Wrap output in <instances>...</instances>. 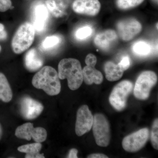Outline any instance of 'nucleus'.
Masks as SVG:
<instances>
[{"label": "nucleus", "mask_w": 158, "mask_h": 158, "mask_svg": "<svg viewBox=\"0 0 158 158\" xmlns=\"http://www.w3.org/2000/svg\"><path fill=\"white\" fill-rule=\"evenodd\" d=\"M56 70L50 66H45L37 73L32 79V85L37 89H42L51 96L59 94L61 85Z\"/></svg>", "instance_id": "1"}, {"label": "nucleus", "mask_w": 158, "mask_h": 158, "mask_svg": "<svg viewBox=\"0 0 158 158\" xmlns=\"http://www.w3.org/2000/svg\"><path fill=\"white\" fill-rule=\"evenodd\" d=\"M58 75L61 80L67 79L69 87L72 90L78 89L83 83L81 65L76 59H62L58 65Z\"/></svg>", "instance_id": "2"}, {"label": "nucleus", "mask_w": 158, "mask_h": 158, "mask_svg": "<svg viewBox=\"0 0 158 158\" xmlns=\"http://www.w3.org/2000/svg\"><path fill=\"white\" fill-rule=\"evenodd\" d=\"M35 32L31 23H25L20 26L11 41V48L14 52L19 54L28 49L34 42Z\"/></svg>", "instance_id": "3"}, {"label": "nucleus", "mask_w": 158, "mask_h": 158, "mask_svg": "<svg viewBox=\"0 0 158 158\" xmlns=\"http://www.w3.org/2000/svg\"><path fill=\"white\" fill-rule=\"evenodd\" d=\"M92 128L96 144L101 147L108 146L111 138L110 125L103 114L98 113L94 115Z\"/></svg>", "instance_id": "4"}, {"label": "nucleus", "mask_w": 158, "mask_h": 158, "mask_svg": "<svg viewBox=\"0 0 158 158\" xmlns=\"http://www.w3.org/2000/svg\"><path fill=\"white\" fill-rule=\"evenodd\" d=\"M157 82V76L154 72L146 71L139 76L134 89V94L136 98L146 100L149 97L152 88Z\"/></svg>", "instance_id": "5"}, {"label": "nucleus", "mask_w": 158, "mask_h": 158, "mask_svg": "<svg viewBox=\"0 0 158 158\" xmlns=\"http://www.w3.org/2000/svg\"><path fill=\"white\" fill-rule=\"evenodd\" d=\"M133 89L132 83L130 81H122L114 87L111 94L109 101L115 110L122 111L125 108L127 99Z\"/></svg>", "instance_id": "6"}, {"label": "nucleus", "mask_w": 158, "mask_h": 158, "mask_svg": "<svg viewBox=\"0 0 158 158\" xmlns=\"http://www.w3.org/2000/svg\"><path fill=\"white\" fill-rule=\"evenodd\" d=\"M149 136L148 129H141L125 137L122 141L123 147L128 152H138L145 145Z\"/></svg>", "instance_id": "7"}, {"label": "nucleus", "mask_w": 158, "mask_h": 158, "mask_svg": "<svg viewBox=\"0 0 158 158\" xmlns=\"http://www.w3.org/2000/svg\"><path fill=\"white\" fill-rule=\"evenodd\" d=\"M15 135L17 138L30 141L33 138L34 141L41 143L45 141L47 132L44 128L34 127L33 124L27 123L18 127L15 130Z\"/></svg>", "instance_id": "8"}, {"label": "nucleus", "mask_w": 158, "mask_h": 158, "mask_svg": "<svg viewBox=\"0 0 158 158\" xmlns=\"http://www.w3.org/2000/svg\"><path fill=\"white\" fill-rule=\"evenodd\" d=\"M94 117L87 105L81 106L77 112L75 132L77 135L81 136L92 128Z\"/></svg>", "instance_id": "9"}, {"label": "nucleus", "mask_w": 158, "mask_h": 158, "mask_svg": "<svg viewBox=\"0 0 158 158\" xmlns=\"http://www.w3.org/2000/svg\"><path fill=\"white\" fill-rule=\"evenodd\" d=\"M117 31L120 38L124 41H130L142 30V26L135 19H130L120 21L117 23Z\"/></svg>", "instance_id": "10"}, {"label": "nucleus", "mask_w": 158, "mask_h": 158, "mask_svg": "<svg viewBox=\"0 0 158 158\" xmlns=\"http://www.w3.org/2000/svg\"><path fill=\"white\" fill-rule=\"evenodd\" d=\"M43 106L34 99L26 97L20 102V112L24 118L32 119L37 118L42 113Z\"/></svg>", "instance_id": "11"}, {"label": "nucleus", "mask_w": 158, "mask_h": 158, "mask_svg": "<svg viewBox=\"0 0 158 158\" xmlns=\"http://www.w3.org/2000/svg\"><path fill=\"white\" fill-rule=\"evenodd\" d=\"M101 6L98 0H75L72 8L78 14L95 16L99 12Z\"/></svg>", "instance_id": "12"}, {"label": "nucleus", "mask_w": 158, "mask_h": 158, "mask_svg": "<svg viewBox=\"0 0 158 158\" xmlns=\"http://www.w3.org/2000/svg\"><path fill=\"white\" fill-rule=\"evenodd\" d=\"M49 18L48 9L42 4H37L33 11V25L35 31L41 33L45 30Z\"/></svg>", "instance_id": "13"}, {"label": "nucleus", "mask_w": 158, "mask_h": 158, "mask_svg": "<svg viewBox=\"0 0 158 158\" xmlns=\"http://www.w3.org/2000/svg\"><path fill=\"white\" fill-rule=\"evenodd\" d=\"M117 34L112 30H108L97 34L94 39L95 45L103 51L109 50L117 39Z\"/></svg>", "instance_id": "14"}, {"label": "nucleus", "mask_w": 158, "mask_h": 158, "mask_svg": "<svg viewBox=\"0 0 158 158\" xmlns=\"http://www.w3.org/2000/svg\"><path fill=\"white\" fill-rule=\"evenodd\" d=\"M26 68L30 71L38 70L42 67L44 60L38 51L35 48H32L28 51L24 58Z\"/></svg>", "instance_id": "15"}, {"label": "nucleus", "mask_w": 158, "mask_h": 158, "mask_svg": "<svg viewBox=\"0 0 158 158\" xmlns=\"http://www.w3.org/2000/svg\"><path fill=\"white\" fill-rule=\"evenodd\" d=\"M83 81L88 85H91L93 83L96 85L102 84L103 81L102 74L94 67L86 65L82 70Z\"/></svg>", "instance_id": "16"}, {"label": "nucleus", "mask_w": 158, "mask_h": 158, "mask_svg": "<svg viewBox=\"0 0 158 158\" xmlns=\"http://www.w3.org/2000/svg\"><path fill=\"white\" fill-rule=\"evenodd\" d=\"M106 78L110 81H115L119 80L123 75V71L118 64L109 61L106 62L104 66Z\"/></svg>", "instance_id": "17"}, {"label": "nucleus", "mask_w": 158, "mask_h": 158, "mask_svg": "<svg viewBox=\"0 0 158 158\" xmlns=\"http://www.w3.org/2000/svg\"><path fill=\"white\" fill-rule=\"evenodd\" d=\"M42 148V144L40 143H33L26 144L20 146L18 148V150L20 152L27 154L25 157L27 158H44L43 154L39 152Z\"/></svg>", "instance_id": "18"}, {"label": "nucleus", "mask_w": 158, "mask_h": 158, "mask_svg": "<svg viewBox=\"0 0 158 158\" xmlns=\"http://www.w3.org/2000/svg\"><path fill=\"white\" fill-rule=\"evenodd\" d=\"M12 98V90L8 80L4 74L0 73V100L9 102Z\"/></svg>", "instance_id": "19"}, {"label": "nucleus", "mask_w": 158, "mask_h": 158, "mask_svg": "<svg viewBox=\"0 0 158 158\" xmlns=\"http://www.w3.org/2000/svg\"><path fill=\"white\" fill-rule=\"evenodd\" d=\"M152 46L149 43L144 40H138L132 46V50L136 56L145 57L148 56L152 52Z\"/></svg>", "instance_id": "20"}, {"label": "nucleus", "mask_w": 158, "mask_h": 158, "mask_svg": "<svg viewBox=\"0 0 158 158\" xmlns=\"http://www.w3.org/2000/svg\"><path fill=\"white\" fill-rule=\"evenodd\" d=\"M62 41L61 37L57 35H52L46 37L43 40L41 47L44 50H50L56 47Z\"/></svg>", "instance_id": "21"}, {"label": "nucleus", "mask_w": 158, "mask_h": 158, "mask_svg": "<svg viewBox=\"0 0 158 158\" xmlns=\"http://www.w3.org/2000/svg\"><path fill=\"white\" fill-rule=\"evenodd\" d=\"M94 29L90 25H85L81 27L76 31L75 37L78 40H85L90 37L93 34Z\"/></svg>", "instance_id": "22"}, {"label": "nucleus", "mask_w": 158, "mask_h": 158, "mask_svg": "<svg viewBox=\"0 0 158 158\" xmlns=\"http://www.w3.org/2000/svg\"><path fill=\"white\" fill-rule=\"evenodd\" d=\"M144 0H117L116 5L119 9L126 10L139 6Z\"/></svg>", "instance_id": "23"}, {"label": "nucleus", "mask_w": 158, "mask_h": 158, "mask_svg": "<svg viewBox=\"0 0 158 158\" xmlns=\"http://www.w3.org/2000/svg\"><path fill=\"white\" fill-rule=\"evenodd\" d=\"M151 140L153 147L155 149H158V120L156 118L154 121L152 129Z\"/></svg>", "instance_id": "24"}, {"label": "nucleus", "mask_w": 158, "mask_h": 158, "mask_svg": "<svg viewBox=\"0 0 158 158\" xmlns=\"http://www.w3.org/2000/svg\"><path fill=\"white\" fill-rule=\"evenodd\" d=\"M46 3L47 8L54 15L56 16L61 15V12L57 9L56 4L54 0H47Z\"/></svg>", "instance_id": "25"}, {"label": "nucleus", "mask_w": 158, "mask_h": 158, "mask_svg": "<svg viewBox=\"0 0 158 158\" xmlns=\"http://www.w3.org/2000/svg\"><path fill=\"white\" fill-rule=\"evenodd\" d=\"M130 59L128 56H124L123 57L120 62L118 63V65L123 71L126 70L130 67Z\"/></svg>", "instance_id": "26"}, {"label": "nucleus", "mask_w": 158, "mask_h": 158, "mask_svg": "<svg viewBox=\"0 0 158 158\" xmlns=\"http://www.w3.org/2000/svg\"><path fill=\"white\" fill-rule=\"evenodd\" d=\"M96 57L92 54H88L85 59V63L87 66L94 67L97 63Z\"/></svg>", "instance_id": "27"}, {"label": "nucleus", "mask_w": 158, "mask_h": 158, "mask_svg": "<svg viewBox=\"0 0 158 158\" xmlns=\"http://www.w3.org/2000/svg\"><path fill=\"white\" fill-rule=\"evenodd\" d=\"M11 0H0V12H5L11 9Z\"/></svg>", "instance_id": "28"}, {"label": "nucleus", "mask_w": 158, "mask_h": 158, "mask_svg": "<svg viewBox=\"0 0 158 158\" xmlns=\"http://www.w3.org/2000/svg\"><path fill=\"white\" fill-rule=\"evenodd\" d=\"M8 37L7 31L5 29L4 25L0 23V40H4L7 39Z\"/></svg>", "instance_id": "29"}, {"label": "nucleus", "mask_w": 158, "mask_h": 158, "mask_svg": "<svg viewBox=\"0 0 158 158\" xmlns=\"http://www.w3.org/2000/svg\"><path fill=\"white\" fill-rule=\"evenodd\" d=\"M78 151L76 148H72L69 151V154L68 156V158H78Z\"/></svg>", "instance_id": "30"}, {"label": "nucleus", "mask_w": 158, "mask_h": 158, "mask_svg": "<svg viewBox=\"0 0 158 158\" xmlns=\"http://www.w3.org/2000/svg\"><path fill=\"white\" fill-rule=\"evenodd\" d=\"M88 158H108L107 156L103 154L95 153L90 155L88 157Z\"/></svg>", "instance_id": "31"}, {"label": "nucleus", "mask_w": 158, "mask_h": 158, "mask_svg": "<svg viewBox=\"0 0 158 158\" xmlns=\"http://www.w3.org/2000/svg\"><path fill=\"white\" fill-rule=\"evenodd\" d=\"M2 127L0 124V140L2 138Z\"/></svg>", "instance_id": "32"}, {"label": "nucleus", "mask_w": 158, "mask_h": 158, "mask_svg": "<svg viewBox=\"0 0 158 158\" xmlns=\"http://www.w3.org/2000/svg\"><path fill=\"white\" fill-rule=\"evenodd\" d=\"M1 50H2V47H1V46L0 45V52H1Z\"/></svg>", "instance_id": "33"}]
</instances>
